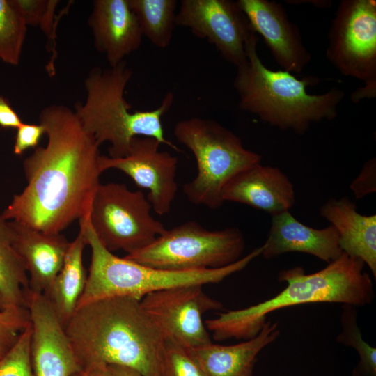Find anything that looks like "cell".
Returning a JSON list of instances; mask_svg holds the SVG:
<instances>
[{
	"label": "cell",
	"mask_w": 376,
	"mask_h": 376,
	"mask_svg": "<svg viewBox=\"0 0 376 376\" xmlns=\"http://www.w3.org/2000/svg\"><path fill=\"white\" fill-rule=\"evenodd\" d=\"M39 123L47 143L24 160L27 185L1 213L8 221L61 233L76 219L89 217L100 183V146L65 105L44 108Z\"/></svg>",
	"instance_id": "cell-1"
},
{
	"label": "cell",
	"mask_w": 376,
	"mask_h": 376,
	"mask_svg": "<svg viewBox=\"0 0 376 376\" xmlns=\"http://www.w3.org/2000/svg\"><path fill=\"white\" fill-rule=\"evenodd\" d=\"M65 330L81 370L114 365L161 376L164 337L139 299L111 297L88 303L77 308Z\"/></svg>",
	"instance_id": "cell-2"
},
{
	"label": "cell",
	"mask_w": 376,
	"mask_h": 376,
	"mask_svg": "<svg viewBox=\"0 0 376 376\" xmlns=\"http://www.w3.org/2000/svg\"><path fill=\"white\" fill-rule=\"evenodd\" d=\"M364 263L343 253L324 269L306 274L303 267L281 270L278 280L286 287L274 297L249 307L221 313L205 322L217 340H248L256 336L277 310L311 303H338L364 306L374 299L373 281Z\"/></svg>",
	"instance_id": "cell-3"
},
{
	"label": "cell",
	"mask_w": 376,
	"mask_h": 376,
	"mask_svg": "<svg viewBox=\"0 0 376 376\" xmlns=\"http://www.w3.org/2000/svg\"><path fill=\"white\" fill-rule=\"evenodd\" d=\"M253 34L246 44V60L237 67L233 87L239 95L240 110L256 115L281 130L304 134L314 123L331 120L345 92L334 87L329 91L309 94L307 88L319 82L314 76L296 78L285 70H272L260 60Z\"/></svg>",
	"instance_id": "cell-4"
},
{
	"label": "cell",
	"mask_w": 376,
	"mask_h": 376,
	"mask_svg": "<svg viewBox=\"0 0 376 376\" xmlns=\"http://www.w3.org/2000/svg\"><path fill=\"white\" fill-rule=\"evenodd\" d=\"M132 76V70L125 61L116 67L91 70L84 81L86 100L75 104V113L83 127L99 146L109 143L110 157L127 155L132 139L136 136L153 138L180 151L166 139L162 123L173 104V93H167L155 109L132 112V105L124 97Z\"/></svg>",
	"instance_id": "cell-5"
},
{
	"label": "cell",
	"mask_w": 376,
	"mask_h": 376,
	"mask_svg": "<svg viewBox=\"0 0 376 376\" xmlns=\"http://www.w3.org/2000/svg\"><path fill=\"white\" fill-rule=\"evenodd\" d=\"M79 221L91 248V258L86 284L77 308L106 297H130L141 300L149 293L169 288L218 283L244 269L262 252L260 246L235 263L218 269L164 270L115 256L100 243L88 217Z\"/></svg>",
	"instance_id": "cell-6"
},
{
	"label": "cell",
	"mask_w": 376,
	"mask_h": 376,
	"mask_svg": "<svg viewBox=\"0 0 376 376\" xmlns=\"http://www.w3.org/2000/svg\"><path fill=\"white\" fill-rule=\"evenodd\" d=\"M173 133L196 159L197 174L183 186L187 199L195 205L220 208L224 203L222 191L226 185L238 173L261 161L260 155L244 147L238 136L212 119L181 120Z\"/></svg>",
	"instance_id": "cell-7"
},
{
	"label": "cell",
	"mask_w": 376,
	"mask_h": 376,
	"mask_svg": "<svg viewBox=\"0 0 376 376\" xmlns=\"http://www.w3.org/2000/svg\"><path fill=\"white\" fill-rule=\"evenodd\" d=\"M244 247L237 228L209 230L190 221L166 229L149 245L124 258L169 271L218 269L240 259Z\"/></svg>",
	"instance_id": "cell-8"
},
{
	"label": "cell",
	"mask_w": 376,
	"mask_h": 376,
	"mask_svg": "<svg viewBox=\"0 0 376 376\" xmlns=\"http://www.w3.org/2000/svg\"><path fill=\"white\" fill-rule=\"evenodd\" d=\"M151 209L141 191H131L122 183H100L88 219L108 251L129 254L149 245L166 230L163 224L152 217Z\"/></svg>",
	"instance_id": "cell-9"
},
{
	"label": "cell",
	"mask_w": 376,
	"mask_h": 376,
	"mask_svg": "<svg viewBox=\"0 0 376 376\" xmlns=\"http://www.w3.org/2000/svg\"><path fill=\"white\" fill-rule=\"evenodd\" d=\"M326 56L345 76L376 81V5L371 0H343L328 33Z\"/></svg>",
	"instance_id": "cell-10"
},
{
	"label": "cell",
	"mask_w": 376,
	"mask_h": 376,
	"mask_svg": "<svg viewBox=\"0 0 376 376\" xmlns=\"http://www.w3.org/2000/svg\"><path fill=\"white\" fill-rule=\"evenodd\" d=\"M141 304L163 336L188 348L211 343L203 321L208 311L222 304L205 293L202 285L169 288L145 295Z\"/></svg>",
	"instance_id": "cell-11"
},
{
	"label": "cell",
	"mask_w": 376,
	"mask_h": 376,
	"mask_svg": "<svg viewBox=\"0 0 376 376\" xmlns=\"http://www.w3.org/2000/svg\"><path fill=\"white\" fill-rule=\"evenodd\" d=\"M175 24L212 44L236 68L246 60V44L256 34L235 1L182 0Z\"/></svg>",
	"instance_id": "cell-12"
},
{
	"label": "cell",
	"mask_w": 376,
	"mask_h": 376,
	"mask_svg": "<svg viewBox=\"0 0 376 376\" xmlns=\"http://www.w3.org/2000/svg\"><path fill=\"white\" fill-rule=\"evenodd\" d=\"M160 144L153 138L134 137L127 155L118 158L101 155L100 167L102 173L109 169H118L137 186L148 190L146 198L152 208L164 215L171 210L178 190V158L167 151L159 150Z\"/></svg>",
	"instance_id": "cell-13"
},
{
	"label": "cell",
	"mask_w": 376,
	"mask_h": 376,
	"mask_svg": "<svg viewBox=\"0 0 376 376\" xmlns=\"http://www.w3.org/2000/svg\"><path fill=\"white\" fill-rule=\"evenodd\" d=\"M35 376H72L81 370L65 330L44 294L28 292Z\"/></svg>",
	"instance_id": "cell-14"
},
{
	"label": "cell",
	"mask_w": 376,
	"mask_h": 376,
	"mask_svg": "<svg viewBox=\"0 0 376 376\" xmlns=\"http://www.w3.org/2000/svg\"><path fill=\"white\" fill-rule=\"evenodd\" d=\"M253 31L260 34L283 70L301 72L311 54L304 45L298 27L289 20L280 3L268 0L235 1Z\"/></svg>",
	"instance_id": "cell-15"
},
{
	"label": "cell",
	"mask_w": 376,
	"mask_h": 376,
	"mask_svg": "<svg viewBox=\"0 0 376 376\" xmlns=\"http://www.w3.org/2000/svg\"><path fill=\"white\" fill-rule=\"evenodd\" d=\"M95 49L109 67H116L136 51L143 35L128 0H95L88 19Z\"/></svg>",
	"instance_id": "cell-16"
},
{
	"label": "cell",
	"mask_w": 376,
	"mask_h": 376,
	"mask_svg": "<svg viewBox=\"0 0 376 376\" xmlns=\"http://www.w3.org/2000/svg\"><path fill=\"white\" fill-rule=\"evenodd\" d=\"M222 198L274 216L290 211L295 193L292 183L279 168L259 162L235 175L224 187Z\"/></svg>",
	"instance_id": "cell-17"
},
{
	"label": "cell",
	"mask_w": 376,
	"mask_h": 376,
	"mask_svg": "<svg viewBox=\"0 0 376 376\" xmlns=\"http://www.w3.org/2000/svg\"><path fill=\"white\" fill-rule=\"evenodd\" d=\"M261 255L265 259L276 258L288 252L312 255L327 264L343 254L339 235L331 225L317 229L297 220L290 211L272 216L271 226Z\"/></svg>",
	"instance_id": "cell-18"
},
{
	"label": "cell",
	"mask_w": 376,
	"mask_h": 376,
	"mask_svg": "<svg viewBox=\"0 0 376 376\" xmlns=\"http://www.w3.org/2000/svg\"><path fill=\"white\" fill-rule=\"evenodd\" d=\"M13 246L22 258L29 276V291L44 294L61 271L70 242L61 233H47L9 221Z\"/></svg>",
	"instance_id": "cell-19"
},
{
	"label": "cell",
	"mask_w": 376,
	"mask_h": 376,
	"mask_svg": "<svg viewBox=\"0 0 376 376\" xmlns=\"http://www.w3.org/2000/svg\"><path fill=\"white\" fill-rule=\"evenodd\" d=\"M320 213L337 230L342 251L361 260L375 278L376 215L360 214L347 197L329 199Z\"/></svg>",
	"instance_id": "cell-20"
},
{
	"label": "cell",
	"mask_w": 376,
	"mask_h": 376,
	"mask_svg": "<svg viewBox=\"0 0 376 376\" xmlns=\"http://www.w3.org/2000/svg\"><path fill=\"white\" fill-rule=\"evenodd\" d=\"M280 334L277 322L266 321L259 333L235 345L212 342L189 349L207 376H253L258 354Z\"/></svg>",
	"instance_id": "cell-21"
},
{
	"label": "cell",
	"mask_w": 376,
	"mask_h": 376,
	"mask_svg": "<svg viewBox=\"0 0 376 376\" xmlns=\"http://www.w3.org/2000/svg\"><path fill=\"white\" fill-rule=\"evenodd\" d=\"M86 245L79 227L77 237L70 242L61 271L44 293L64 329L75 313L86 284L88 275L83 263Z\"/></svg>",
	"instance_id": "cell-22"
},
{
	"label": "cell",
	"mask_w": 376,
	"mask_h": 376,
	"mask_svg": "<svg viewBox=\"0 0 376 376\" xmlns=\"http://www.w3.org/2000/svg\"><path fill=\"white\" fill-rule=\"evenodd\" d=\"M29 276L22 258L13 246L9 221L0 212V310L26 307Z\"/></svg>",
	"instance_id": "cell-23"
},
{
	"label": "cell",
	"mask_w": 376,
	"mask_h": 376,
	"mask_svg": "<svg viewBox=\"0 0 376 376\" xmlns=\"http://www.w3.org/2000/svg\"><path fill=\"white\" fill-rule=\"evenodd\" d=\"M143 36L158 48L171 44L176 25L175 0H128Z\"/></svg>",
	"instance_id": "cell-24"
},
{
	"label": "cell",
	"mask_w": 376,
	"mask_h": 376,
	"mask_svg": "<svg viewBox=\"0 0 376 376\" xmlns=\"http://www.w3.org/2000/svg\"><path fill=\"white\" fill-rule=\"evenodd\" d=\"M27 25L12 0H0V60L19 63Z\"/></svg>",
	"instance_id": "cell-25"
},
{
	"label": "cell",
	"mask_w": 376,
	"mask_h": 376,
	"mask_svg": "<svg viewBox=\"0 0 376 376\" xmlns=\"http://www.w3.org/2000/svg\"><path fill=\"white\" fill-rule=\"evenodd\" d=\"M342 331L337 341L355 349L360 361L354 371L356 376H376V349L366 343L357 323L354 306L343 305L341 315Z\"/></svg>",
	"instance_id": "cell-26"
},
{
	"label": "cell",
	"mask_w": 376,
	"mask_h": 376,
	"mask_svg": "<svg viewBox=\"0 0 376 376\" xmlns=\"http://www.w3.org/2000/svg\"><path fill=\"white\" fill-rule=\"evenodd\" d=\"M27 26H38L55 43L56 28L60 17L55 13L57 0H12Z\"/></svg>",
	"instance_id": "cell-27"
},
{
	"label": "cell",
	"mask_w": 376,
	"mask_h": 376,
	"mask_svg": "<svg viewBox=\"0 0 376 376\" xmlns=\"http://www.w3.org/2000/svg\"><path fill=\"white\" fill-rule=\"evenodd\" d=\"M161 376H207L188 348L164 338Z\"/></svg>",
	"instance_id": "cell-28"
},
{
	"label": "cell",
	"mask_w": 376,
	"mask_h": 376,
	"mask_svg": "<svg viewBox=\"0 0 376 376\" xmlns=\"http://www.w3.org/2000/svg\"><path fill=\"white\" fill-rule=\"evenodd\" d=\"M32 326L30 323L0 360V376H35L31 354Z\"/></svg>",
	"instance_id": "cell-29"
},
{
	"label": "cell",
	"mask_w": 376,
	"mask_h": 376,
	"mask_svg": "<svg viewBox=\"0 0 376 376\" xmlns=\"http://www.w3.org/2000/svg\"><path fill=\"white\" fill-rule=\"evenodd\" d=\"M30 323L29 311L26 307L0 310V360Z\"/></svg>",
	"instance_id": "cell-30"
},
{
	"label": "cell",
	"mask_w": 376,
	"mask_h": 376,
	"mask_svg": "<svg viewBox=\"0 0 376 376\" xmlns=\"http://www.w3.org/2000/svg\"><path fill=\"white\" fill-rule=\"evenodd\" d=\"M45 134L41 124H28L22 123L17 128V134L13 147L15 155H21L31 148H36L40 139Z\"/></svg>",
	"instance_id": "cell-31"
},
{
	"label": "cell",
	"mask_w": 376,
	"mask_h": 376,
	"mask_svg": "<svg viewBox=\"0 0 376 376\" xmlns=\"http://www.w3.org/2000/svg\"><path fill=\"white\" fill-rule=\"evenodd\" d=\"M357 199L375 193L376 191V160L372 158L367 161L359 173L350 186Z\"/></svg>",
	"instance_id": "cell-32"
},
{
	"label": "cell",
	"mask_w": 376,
	"mask_h": 376,
	"mask_svg": "<svg viewBox=\"0 0 376 376\" xmlns=\"http://www.w3.org/2000/svg\"><path fill=\"white\" fill-rule=\"evenodd\" d=\"M23 122L8 101L0 96V126L4 128H17Z\"/></svg>",
	"instance_id": "cell-33"
},
{
	"label": "cell",
	"mask_w": 376,
	"mask_h": 376,
	"mask_svg": "<svg viewBox=\"0 0 376 376\" xmlns=\"http://www.w3.org/2000/svg\"><path fill=\"white\" fill-rule=\"evenodd\" d=\"M376 95V81L365 83L363 87L354 91L350 95V100L354 103H358L364 98H373Z\"/></svg>",
	"instance_id": "cell-34"
},
{
	"label": "cell",
	"mask_w": 376,
	"mask_h": 376,
	"mask_svg": "<svg viewBox=\"0 0 376 376\" xmlns=\"http://www.w3.org/2000/svg\"><path fill=\"white\" fill-rule=\"evenodd\" d=\"M72 376H112L108 366L97 365L82 369Z\"/></svg>",
	"instance_id": "cell-35"
},
{
	"label": "cell",
	"mask_w": 376,
	"mask_h": 376,
	"mask_svg": "<svg viewBox=\"0 0 376 376\" xmlns=\"http://www.w3.org/2000/svg\"><path fill=\"white\" fill-rule=\"evenodd\" d=\"M112 376H142L136 370L120 366H108Z\"/></svg>",
	"instance_id": "cell-36"
}]
</instances>
